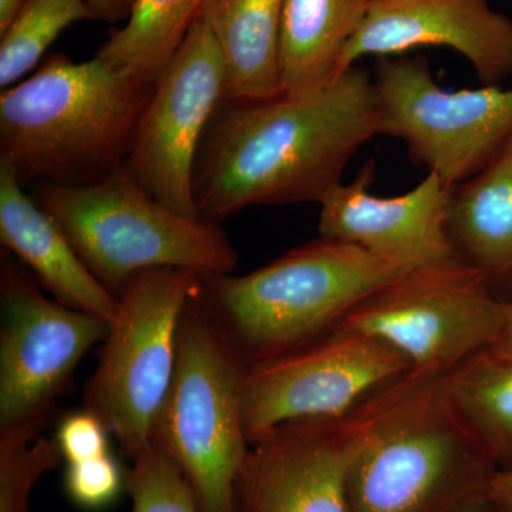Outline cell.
<instances>
[{"label": "cell", "instance_id": "obj_25", "mask_svg": "<svg viewBox=\"0 0 512 512\" xmlns=\"http://www.w3.org/2000/svg\"><path fill=\"white\" fill-rule=\"evenodd\" d=\"M127 488V477L113 454L66 464L64 490L77 507L101 510L109 507Z\"/></svg>", "mask_w": 512, "mask_h": 512}, {"label": "cell", "instance_id": "obj_2", "mask_svg": "<svg viewBox=\"0 0 512 512\" xmlns=\"http://www.w3.org/2000/svg\"><path fill=\"white\" fill-rule=\"evenodd\" d=\"M156 80L47 57L0 94V163L19 183L89 185L126 163Z\"/></svg>", "mask_w": 512, "mask_h": 512}, {"label": "cell", "instance_id": "obj_22", "mask_svg": "<svg viewBox=\"0 0 512 512\" xmlns=\"http://www.w3.org/2000/svg\"><path fill=\"white\" fill-rule=\"evenodd\" d=\"M89 19L87 0H25L0 33V87L9 89L23 80L63 30Z\"/></svg>", "mask_w": 512, "mask_h": 512}, {"label": "cell", "instance_id": "obj_8", "mask_svg": "<svg viewBox=\"0 0 512 512\" xmlns=\"http://www.w3.org/2000/svg\"><path fill=\"white\" fill-rule=\"evenodd\" d=\"M507 302L457 258L396 276L339 326L392 346L413 375L441 377L490 348L503 328Z\"/></svg>", "mask_w": 512, "mask_h": 512}, {"label": "cell", "instance_id": "obj_24", "mask_svg": "<svg viewBox=\"0 0 512 512\" xmlns=\"http://www.w3.org/2000/svg\"><path fill=\"white\" fill-rule=\"evenodd\" d=\"M127 474L131 512H200L190 485L157 443L131 460Z\"/></svg>", "mask_w": 512, "mask_h": 512}, {"label": "cell", "instance_id": "obj_6", "mask_svg": "<svg viewBox=\"0 0 512 512\" xmlns=\"http://www.w3.org/2000/svg\"><path fill=\"white\" fill-rule=\"evenodd\" d=\"M195 293L181 315L173 382L153 441L183 474L198 511L232 512L235 483L249 450L242 414L244 365Z\"/></svg>", "mask_w": 512, "mask_h": 512}, {"label": "cell", "instance_id": "obj_13", "mask_svg": "<svg viewBox=\"0 0 512 512\" xmlns=\"http://www.w3.org/2000/svg\"><path fill=\"white\" fill-rule=\"evenodd\" d=\"M224 59L198 18L158 73L124 168L151 197L177 214L201 218L194 173L202 138L225 101Z\"/></svg>", "mask_w": 512, "mask_h": 512}, {"label": "cell", "instance_id": "obj_23", "mask_svg": "<svg viewBox=\"0 0 512 512\" xmlns=\"http://www.w3.org/2000/svg\"><path fill=\"white\" fill-rule=\"evenodd\" d=\"M63 456L55 439L29 431H0V512H35L33 488Z\"/></svg>", "mask_w": 512, "mask_h": 512}, {"label": "cell", "instance_id": "obj_11", "mask_svg": "<svg viewBox=\"0 0 512 512\" xmlns=\"http://www.w3.org/2000/svg\"><path fill=\"white\" fill-rule=\"evenodd\" d=\"M12 256L0 264V431L40 434L110 322L40 291Z\"/></svg>", "mask_w": 512, "mask_h": 512}, {"label": "cell", "instance_id": "obj_17", "mask_svg": "<svg viewBox=\"0 0 512 512\" xmlns=\"http://www.w3.org/2000/svg\"><path fill=\"white\" fill-rule=\"evenodd\" d=\"M447 231L457 258L512 298V138L480 173L454 185Z\"/></svg>", "mask_w": 512, "mask_h": 512}, {"label": "cell", "instance_id": "obj_9", "mask_svg": "<svg viewBox=\"0 0 512 512\" xmlns=\"http://www.w3.org/2000/svg\"><path fill=\"white\" fill-rule=\"evenodd\" d=\"M372 74L377 136L402 141L448 187L480 173L512 138V87L443 89L421 56L379 57Z\"/></svg>", "mask_w": 512, "mask_h": 512}, {"label": "cell", "instance_id": "obj_16", "mask_svg": "<svg viewBox=\"0 0 512 512\" xmlns=\"http://www.w3.org/2000/svg\"><path fill=\"white\" fill-rule=\"evenodd\" d=\"M0 163V242L57 302L113 322L119 298L90 272L55 218Z\"/></svg>", "mask_w": 512, "mask_h": 512}, {"label": "cell", "instance_id": "obj_26", "mask_svg": "<svg viewBox=\"0 0 512 512\" xmlns=\"http://www.w3.org/2000/svg\"><path fill=\"white\" fill-rule=\"evenodd\" d=\"M110 431L97 414L83 409L67 414L57 426L55 441L66 464L110 453Z\"/></svg>", "mask_w": 512, "mask_h": 512}, {"label": "cell", "instance_id": "obj_27", "mask_svg": "<svg viewBox=\"0 0 512 512\" xmlns=\"http://www.w3.org/2000/svg\"><path fill=\"white\" fill-rule=\"evenodd\" d=\"M488 498L497 512H512V466L498 468L488 481Z\"/></svg>", "mask_w": 512, "mask_h": 512}, {"label": "cell", "instance_id": "obj_14", "mask_svg": "<svg viewBox=\"0 0 512 512\" xmlns=\"http://www.w3.org/2000/svg\"><path fill=\"white\" fill-rule=\"evenodd\" d=\"M369 160L352 183L335 185L320 201V237L348 242L407 272L457 259L447 231L451 187L436 174L396 197L373 194Z\"/></svg>", "mask_w": 512, "mask_h": 512}, {"label": "cell", "instance_id": "obj_1", "mask_svg": "<svg viewBox=\"0 0 512 512\" xmlns=\"http://www.w3.org/2000/svg\"><path fill=\"white\" fill-rule=\"evenodd\" d=\"M373 74L360 64L306 96L224 101L202 138L194 197L204 220L261 205L316 202L377 136Z\"/></svg>", "mask_w": 512, "mask_h": 512}, {"label": "cell", "instance_id": "obj_28", "mask_svg": "<svg viewBox=\"0 0 512 512\" xmlns=\"http://www.w3.org/2000/svg\"><path fill=\"white\" fill-rule=\"evenodd\" d=\"M137 0H87L94 20L106 23L127 22Z\"/></svg>", "mask_w": 512, "mask_h": 512}, {"label": "cell", "instance_id": "obj_5", "mask_svg": "<svg viewBox=\"0 0 512 512\" xmlns=\"http://www.w3.org/2000/svg\"><path fill=\"white\" fill-rule=\"evenodd\" d=\"M426 377L370 436L349 474L350 512H450L498 470Z\"/></svg>", "mask_w": 512, "mask_h": 512}, {"label": "cell", "instance_id": "obj_21", "mask_svg": "<svg viewBox=\"0 0 512 512\" xmlns=\"http://www.w3.org/2000/svg\"><path fill=\"white\" fill-rule=\"evenodd\" d=\"M204 0H137L96 57L117 72L156 80L200 15Z\"/></svg>", "mask_w": 512, "mask_h": 512}, {"label": "cell", "instance_id": "obj_10", "mask_svg": "<svg viewBox=\"0 0 512 512\" xmlns=\"http://www.w3.org/2000/svg\"><path fill=\"white\" fill-rule=\"evenodd\" d=\"M423 379L410 373L346 416L289 421L251 441L232 512H350L353 461Z\"/></svg>", "mask_w": 512, "mask_h": 512}, {"label": "cell", "instance_id": "obj_30", "mask_svg": "<svg viewBox=\"0 0 512 512\" xmlns=\"http://www.w3.org/2000/svg\"><path fill=\"white\" fill-rule=\"evenodd\" d=\"M450 512H497L488 498L487 490L471 497L470 500L464 501Z\"/></svg>", "mask_w": 512, "mask_h": 512}, {"label": "cell", "instance_id": "obj_19", "mask_svg": "<svg viewBox=\"0 0 512 512\" xmlns=\"http://www.w3.org/2000/svg\"><path fill=\"white\" fill-rule=\"evenodd\" d=\"M373 0H284L281 28L282 89L306 96L332 82L340 57Z\"/></svg>", "mask_w": 512, "mask_h": 512}, {"label": "cell", "instance_id": "obj_4", "mask_svg": "<svg viewBox=\"0 0 512 512\" xmlns=\"http://www.w3.org/2000/svg\"><path fill=\"white\" fill-rule=\"evenodd\" d=\"M32 197L117 298L134 275L150 269H187L201 276L237 269V251L221 224L171 211L144 191L124 165L99 183L35 184Z\"/></svg>", "mask_w": 512, "mask_h": 512}, {"label": "cell", "instance_id": "obj_29", "mask_svg": "<svg viewBox=\"0 0 512 512\" xmlns=\"http://www.w3.org/2000/svg\"><path fill=\"white\" fill-rule=\"evenodd\" d=\"M485 352L504 359H512V299H508L503 328Z\"/></svg>", "mask_w": 512, "mask_h": 512}, {"label": "cell", "instance_id": "obj_31", "mask_svg": "<svg viewBox=\"0 0 512 512\" xmlns=\"http://www.w3.org/2000/svg\"><path fill=\"white\" fill-rule=\"evenodd\" d=\"M25 0H0V33L8 28Z\"/></svg>", "mask_w": 512, "mask_h": 512}, {"label": "cell", "instance_id": "obj_12", "mask_svg": "<svg viewBox=\"0 0 512 512\" xmlns=\"http://www.w3.org/2000/svg\"><path fill=\"white\" fill-rule=\"evenodd\" d=\"M410 373L409 362L392 346L340 326L301 348L244 366L249 443L289 421L346 416Z\"/></svg>", "mask_w": 512, "mask_h": 512}, {"label": "cell", "instance_id": "obj_7", "mask_svg": "<svg viewBox=\"0 0 512 512\" xmlns=\"http://www.w3.org/2000/svg\"><path fill=\"white\" fill-rule=\"evenodd\" d=\"M200 282L201 275L187 269H150L134 275L119 295L83 404L130 460L153 443L173 382L181 315Z\"/></svg>", "mask_w": 512, "mask_h": 512}, {"label": "cell", "instance_id": "obj_15", "mask_svg": "<svg viewBox=\"0 0 512 512\" xmlns=\"http://www.w3.org/2000/svg\"><path fill=\"white\" fill-rule=\"evenodd\" d=\"M420 47H447L466 57L483 86L512 76V19L490 0H373L336 76L367 56L407 55Z\"/></svg>", "mask_w": 512, "mask_h": 512}, {"label": "cell", "instance_id": "obj_20", "mask_svg": "<svg viewBox=\"0 0 512 512\" xmlns=\"http://www.w3.org/2000/svg\"><path fill=\"white\" fill-rule=\"evenodd\" d=\"M458 420L498 468L512 466V359L483 352L443 377Z\"/></svg>", "mask_w": 512, "mask_h": 512}, {"label": "cell", "instance_id": "obj_18", "mask_svg": "<svg viewBox=\"0 0 512 512\" xmlns=\"http://www.w3.org/2000/svg\"><path fill=\"white\" fill-rule=\"evenodd\" d=\"M284 0H204L198 18L220 46L225 101L265 100L284 94L281 28Z\"/></svg>", "mask_w": 512, "mask_h": 512}, {"label": "cell", "instance_id": "obj_32", "mask_svg": "<svg viewBox=\"0 0 512 512\" xmlns=\"http://www.w3.org/2000/svg\"><path fill=\"white\" fill-rule=\"evenodd\" d=\"M512 299V298H511Z\"/></svg>", "mask_w": 512, "mask_h": 512}, {"label": "cell", "instance_id": "obj_3", "mask_svg": "<svg viewBox=\"0 0 512 512\" xmlns=\"http://www.w3.org/2000/svg\"><path fill=\"white\" fill-rule=\"evenodd\" d=\"M400 274L365 249L320 237L247 275L201 276L195 298L248 366L332 332Z\"/></svg>", "mask_w": 512, "mask_h": 512}]
</instances>
